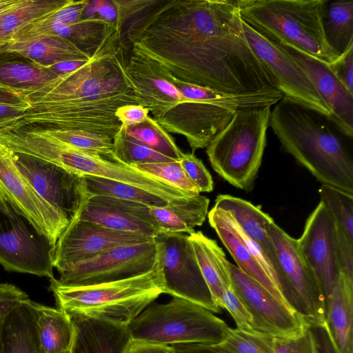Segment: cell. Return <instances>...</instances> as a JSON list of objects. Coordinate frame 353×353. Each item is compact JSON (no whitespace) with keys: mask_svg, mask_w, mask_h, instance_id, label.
Here are the masks:
<instances>
[{"mask_svg":"<svg viewBox=\"0 0 353 353\" xmlns=\"http://www.w3.org/2000/svg\"><path fill=\"white\" fill-rule=\"evenodd\" d=\"M323 30L328 44L339 56L353 47V1H328Z\"/></svg>","mask_w":353,"mask_h":353,"instance_id":"836d02e7","label":"cell"},{"mask_svg":"<svg viewBox=\"0 0 353 353\" xmlns=\"http://www.w3.org/2000/svg\"><path fill=\"white\" fill-rule=\"evenodd\" d=\"M179 162L188 179L200 193L213 190L212 176L201 159L192 153H183Z\"/></svg>","mask_w":353,"mask_h":353,"instance_id":"f6af8a7d","label":"cell"},{"mask_svg":"<svg viewBox=\"0 0 353 353\" xmlns=\"http://www.w3.org/2000/svg\"><path fill=\"white\" fill-rule=\"evenodd\" d=\"M11 208V205L8 203L3 194L0 190V211L9 212Z\"/></svg>","mask_w":353,"mask_h":353,"instance_id":"9f6ffc18","label":"cell"},{"mask_svg":"<svg viewBox=\"0 0 353 353\" xmlns=\"http://www.w3.org/2000/svg\"><path fill=\"white\" fill-rule=\"evenodd\" d=\"M128 72L138 101L168 133L183 136L192 153L208 146L239 110L250 108L248 92L229 94L183 82L152 61L128 56Z\"/></svg>","mask_w":353,"mask_h":353,"instance_id":"3957f363","label":"cell"},{"mask_svg":"<svg viewBox=\"0 0 353 353\" xmlns=\"http://www.w3.org/2000/svg\"><path fill=\"white\" fill-rule=\"evenodd\" d=\"M0 103L23 107H31L29 101L22 94L0 85Z\"/></svg>","mask_w":353,"mask_h":353,"instance_id":"f5cc1de1","label":"cell"},{"mask_svg":"<svg viewBox=\"0 0 353 353\" xmlns=\"http://www.w3.org/2000/svg\"><path fill=\"white\" fill-rule=\"evenodd\" d=\"M270 347L272 353H316L314 336L310 326L296 335L272 336Z\"/></svg>","mask_w":353,"mask_h":353,"instance_id":"ee69618b","label":"cell"},{"mask_svg":"<svg viewBox=\"0 0 353 353\" xmlns=\"http://www.w3.org/2000/svg\"><path fill=\"white\" fill-rule=\"evenodd\" d=\"M39 345L43 353L72 351L76 330L71 316L64 310L33 302Z\"/></svg>","mask_w":353,"mask_h":353,"instance_id":"f546056e","label":"cell"},{"mask_svg":"<svg viewBox=\"0 0 353 353\" xmlns=\"http://www.w3.org/2000/svg\"><path fill=\"white\" fill-rule=\"evenodd\" d=\"M242 21L239 0H157L123 35L132 52L183 82L229 94L276 88Z\"/></svg>","mask_w":353,"mask_h":353,"instance_id":"6da1fadb","label":"cell"},{"mask_svg":"<svg viewBox=\"0 0 353 353\" xmlns=\"http://www.w3.org/2000/svg\"><path fill=\"white\" fill-rule=\"evenodd\" d=\"M0 190L17 214L25 217L38 232L56 245L68 225L19 171L10 151L1 145Z\"/></svg>","mask_w":353,"mask_h":353,"instance_id":"e0dca14e","label":"cell"},{"mask_svg":"<svg viewBox=\"0 0 353 353\" xmlns=\"http://www.w3.org/2000/svg\"><path fill=\"white\" fill-rule=\"evenodd\" d=\"M210 200L200 194L165 206L150 207V214L160 232L191 234L208 214Z\"/></svg>","mask_w":353,"mask_h":353,"instance_id":"4316f807","label":"cell"},{"mask_svg":"<svg viewBox=\"0 0 353 353\" xmlns=\"http://www.w3.org/2000/svg\"><path fill=\"white\" fill-rule=\"evenodd\" d=\"M315 112L283 97L269 125L283 149L322 184L353 195V162L339 137Z\"/></svg>","mask_w":353,"mask_h":353,"instance_id":"277c9868","label":"cell"},{"mask_svg":"<svg viewBox=\"0 0 353 353\" xmlns=\"http://www.w3.org/2000/svg\"><path fill=\"white\" fill-rule=\"evenodd\" d=\"M268 39L286 52L305 71L330 109L327 119L343 134L352 138L353 94L337 78L330 65L288 43Z\"/></svg>","mask_w":353,"mask_h":353,"instance_id":"ffe728a7","label":"cell"},{"mask_svg":"<svg viewBox=\"0 0 353 353\" xmlns=\"http://www.w3.org/2000/svg\"><path fill=\"white\" fill-rule=\"evenodd\" d=\"M298 252L314 275L325 303L341 272L335 221L320 201L296 240Z\"/></svg>","mask_w":353,"mask_h":353,"instance_id":"2e32d148","label":"cell"},{"mask_svg":"<svg viewBox=\"0 0 353 353\" xmlns=\"http://www.w3.org/2000/svg\"><path fill=\"white\" fill-rule=\"evenodd\" d=\"M68 0H20L0 17V50L23 28L67 3Z\"/></svg>","mask_w":353,"mask_h":353,"instance_id":"1f68e13d","label":"cell"},{"mask_svg":"<svg viewBox=\"0 0 353 353\" xmlns=\"http://www.w3.org/2000/svg\"><path fill=\"white\" fill-rule=\"evenodd\" d=\"M22 125H27L41 134L80 150L99 154L116 161L113 154V140L108 136L81 130L57 129L39 123Z\"/></svg>","mask_w":353,"mask_h":353,"instance_id":"e575fe53","label":"cell"},{"mask_svg":"<svg viewBox=\"0 0 353 353\" xmlns=\"http://www.w3.org/2000/svg\"><path fill=\"white\" fill-rule=\"evenodd\" d=\"M132 167L181 192L192 195L200 194L198 188L188 179L179 161L140 164Z\"/></svg>","mask_w":353,"mask_h":353,"instance_id":"60d3db41","label":"cell"},{"mask_svg":"<svg viewBox=\"0 0 353 353\" xmlns=\"http://www.w3.org/2000/svg\"><path fill=\"white\" fill-rule=\"evenodd\" d=\"M8 150L19 171L68 227L90 199L83 176L34 156Z\"/></svg>","mask_w":353,"mask_h":353,"instance_id":"30bf717a","label":"cell"},{"mask_svg":"<svg viewBox=\"0 0 353 353\" xmlns=\"http://www.w3.org/2000/svg\"><path fill=\"white\" fill-rule=\"evenodd\" d=\"M271 105L238 111L206 147L213 170L233 186L250 191L266 145Z\"/></svg>","mask_w":353,"mask_h":353,"instance_id":"ba28073f","label":"cell"},{"mask_svg":"<svg viewBox=\"0 0 353 353\" xmlns=\"http://www.w3.org/2000/svg\"><path fill=\"white\" fill-rule=\"evenodd\" d=\"M20 0H0V17L17 6Z\"/></svg>","mask_w":353,"mask_h":353,"instance_id":"11a10c76","label":"cell"},{"mask_svg":"<svg viewBox=\"0 0 353 353\" xmlns=\"http://www.w3.org/2000/svg\"><path fill=\"white\" fill-rule=\"evenodd\" d=\"M125 353H172L169 346L130 342Z\"/></svg>","mask_w":353,"mask_h":353,"instance_id":"db71d44e","label":"cell"},{"mask_svg":"<svg viewBox=\"0 0 353 353\" xmlns=\"http://www.w3.org/2000/svg\"><path fill=\"white\" fill-rule=\"evenodd\" d=\"M310 327L314 336L316 353H337L325 324Z\"/></svg>","mask_w":353,"mask_h":353,"instance_id":"681fc988","label":"cell"},{"mask_svg":"<svg viewBox=\"0 0 353 353\" xmlns=\"http://www.w3.org/2000/svg\"><path fill=\"white\" fill-rule=\"evenodd\" d=\"M229 328L212 312L179 297L153 302L127 326L132 342L163 346L219 344Z\"/></svg>","mask_w":353,"mask_h":353,"instance_id":"52a82bcc","label":"cell"},{"mask_svg":"<svg viewBox=\"0 0 353 353\" xmlns=\"http://www.w3.org/2000/svg\"><path fill=\"white\" fill-rule=\"evenodd\" d=\"M353 279L341 272L326 301L325 325L337 353H353Z\"/></svg>","mask_w":353,"mask_h":353,"instance_id":"7402d4cb","label":"cell"},{"mask_svg":"<svg viewBox=\"0 0 353 353\" xmlns=\"http://www.w3.org/2000/svg\"><path fill=\"white\" fill-rule=\"evenodd\" d=\"M123 28L113 26L90 59L77 69L25 96L31 107L10 125L28 123L105 135L113 139L121 127L116 112L137 104L128 72L129 48Z\"/></svg>","mask_w":353,"mask_h":353,"instance_id":"7a4b0ae2","label":"cell"},{"mask_svg":"<svg viewBox=\"0 0 353 353\" xmlns=\"http://www.w3.org/2000/svg\"><path fill=\"white\" fill-rule=\"evenodd\" d=\"M3 52L19 54L45 68L65 62L87 61L94 52H88L68 39L51 34L17 38L0 50Z\"/></svg>","mask_w":353,"mask_h":353,"instance_id":"44dd1931","label":"cell"},{"mask_svg":"<svg viewBox=\"0 0 353 353\" xmlns=\"http://www.w3.org/2000/svg\"><path fill=\"white\" fill-rule=\"evenodd\" d=\"M77 219L114 231L152 237H156L161 233L152 225L118 209L89 201L83 207Z\"/></svg>","mask_w":353,"mask_h":353,"instance_id":"d6a6232c","label":"cell"},{"mask_svg":"<svg viewBox=\"0 0 353 353\" xmlns=\"http://www.w3.org/2000/svg\"><path fill=\"white\" fill-rule=\"evenodd\" d=\"M329 65L340 81L353 94V47Z\"/></svg>","mask_w":353,"mask_h":353,"instance_id":"7dc6e473","label":"cell"},{"mask_svg":"<svg viewBox=\"0 0 353 353\" xmlns=\"http://www.w3.org/2000/svg\"><path fill=\"white\" fill-rule=\"evenodd\" d=\"M83 178L90 197L108 196L134 201L150 207L165 206L170 203L145 190L127 183L89 175H85Z\"/></svg>","mask_w":353,"mask_h":353,"instance_id":"8d00e7d4","label":"cell"},{"mask_svg":"<svg viewBox=\"0 0 353 353\" xmlns=\"http://www.w3.org/2000/svg\"><path fill=\"white\" fill-rule=\"evenodd\" d=\"M70 316L76 330L71 353H125L131 342L125 326L80 316Z\"/></svg>","mask_w":353,"mask_h":353,"instance_id":"603a6c76","label":"cell"},{"mask_svg":"<svg viewBox=\"0 0 353 353\" xmlns=\"http://www.w3.org/2000/svg\"><path fill=\"white\" fill-rule=\"evenodd\" d=\"M222 302L223 309L230 313L238 330L252 336H268L259 331L253 316L236 294L232 285L224 290Z\"/></svg>","mask_w":353,"mask_h":353,"instance_id":"7bdbcfd3","label":"cell"},{"mask_svg":"<svg viewBox=\"0 0 353 353\" xmlns=\"http://www.w3.org/2000/svg\"><path fill=\"white\" fill-rule=\"evenodd\" d=\"M33 302L22 301L5 315L1 353H43L37 337Z\"/></svg>","mask_w":353,"mask_h":353,"instance_id":"83f0119b","label":"cell"},{"mask_svg":"<svg viewBox=\"0 0 353 353\" xmlns=\"http://www.w3.org/2000/svg\"><path fill=\"white\" fill-rule=\"evenodd\" d=\"M214 207L228 212L242 231L279 265L266 228L268 223L274 221L271 216L249 201L229 194L218 195Z\"/></svg>","mask_w":353,"mask_h":353,"instance_id":"f1b7e54d","label":"cell"},{"mask_svg":"<svg viewBox=\"0 0 353 353\" xmlns=\"http://www.w3.org/2000/svg\"><path fill=\"white\" fill-rule=\"evenodd\" d=\"M271 336H255L230 327L220 347L231 353H272Z\"/></svg>","mask_w":353,"mask_h":353,"instance_id":"b9f144b4","label":"cell"},{"mask_svg":"<svg viewBox=\"0 0 353 353\" xmlns=\"http://www.w3.org/2000/svg\"><path fill=\"white\" fill-rule=\"evenodd\" d=\"M27 110L23 107L0 103V128L8 126L21 119Z\"/></svg>","mask_w":353,"mask_h":353,"instance_id":"816d5d0a","label":"cell"},{"mask_svg":"<svg viewBox=\"0 0 353 353\" xmlns=\"http://www.w3.org/2000/svg\"><path fill=\"white\" fill-rule=\"evenodd\" d=\"M266 228L288 286L291 309L309 326L324 325L325 298L314 275L298 252L296 239L274 221L268 223Z\"/></svg>","mask_w":353,"mask_h":353,"instance_id":"8fae6325","label":"cell"},{"mask_svg":"<svg viewBox=\"0 0 353 353\" xmlns=\"http://www.w3.org/2000/svg\"><path fill=\"white\" fill-rule=\"evenodd\" d=\"M28 296L18 287L9 283H0V353L3 321L6 313Z\"/></svg>","mask_w":353,"mask_h":353,"instance_id":"bcb514c9","label":"cell"},{"mask_svg":"<svg viewBox=\"0 0 353 353\" xmlns=\"http://www.w3.org/2000/svg\"><path fill=\"white\" fill-rule=\"evenodd\" d=\"M327 0H239L241 17L265 37L330 64L339 56L323 30Z\"/></svg>","mask_w":353,"mask_h":353,"instance_id":"8992f818","label":"cell"},{"mask_svg":"<svg viewBox=\"0 0 353 353\" xmlns=\"http://www.w3.org/2000/svg\"><path fill=\"white\" fill-rule=\"evenodd\" d=\"M112 140L115 161L126 165L174 161L129 137L122 125Z\"/></svg>","mask_w":353,"mask_h":353,"instance_id":"f35d334b","label":"cell"},{"mask_svg":"<svg viewBox=\"0 0 353 353\" xmlns=\"http://www.w3.org/2000/svg\"><path fill=\"white\" fill-rule=\"evenodd\" d=\"M319 192L320 201L335 221L338 243L353 246V195L324 184Z\"/></svg>","mask_w":353,"mask_h":353,"instance_id":"d590c367","label":"cell"},{"mask_svg":"<svg viewBox=\"0 0 353 353\" xmlns=\"http://www.w3.org/2000/svg\"><path fill=\"white\" fill-rule=\"evenodd\" d=\"M232 287L265 336H294L309 326L297 314L276 299L236 265L228 263Z\"/></svg>","mask_w":353,"mask_h":353,"instance_id":"ac0fdd59","label":"cell"},{"mask_svg":"<svg viewBox=\"0 0 353 353\" xmlns=\"http://www.w3.org/2000/svg\"><path fill=\"white\" fill-rule=\"evenodd\" d=\"M203 279L216 305L223 309L224 290L232 285L228 263L223 249L216 241L202 232L188 234Z\"/></svg>","mask_w":353,"mask_h":353,"instance_id":"484cf974","label":"cell"},{"mask_svg":"<svg viewBox=\"0 0 353 353\" xmlns=\"http://www.w3.org/2000/svg\"><path fill=\"white\" fill-rule=\"evenodd\" d=\"M157 253L155 238L114 248L63 270L58 281L68 285L85 286L134 276L154 268Z\"/></svg>","mask_w":353,"mask_h":353,"instance_id":"5bb4252c","label":"cell"},{"mask_svg":"<svg viewBox=\"0 0 353 353\" xmlns=\"http://www.w3.org/2000/svg\"><path fill=\"white\" fill-rule=\"evenodd\" d=\"M16 150L81 176H94L138 187L168 202L194 196L174 189L132 166L80 150L31 129L19 135Z\"/></svg>","mask_w":353,"mask_h":353,"instance_id":"9c48e42d","label":"cell"},{"mask_svg":"<svg viewBox=\"0 0 353 353\" xmlns=\"http://www.w3.org/2000/svg\"><path fill=\"white\" fill-rule=\"evenodd\" d=\"M154 238L114 231L77 219L69 225L57 241L53 266L59 272L106 250L148 242Z\"/></svg>","mask_w":353,"mask_h":353,"instance_id":"d6986e66","label":"cell"},{"mask_svg":"<svg viewBox=\"0 0 353 353\" xmlns=\"http://www.w3.org/2000/svg\"><path fill=\"white\" fill-rule=\"evenodd\" d=\"M59 74L17 53L0 52V85L23 96L54 79Z\"/></svg>","mask_w":353,"mask_h":353,"instance_id":"4dcf8cb0","label":"cell"},{"mask_svg":"<svg viewBox=\"0 0 353 353\" xmlns=\"http://www.w3.org/2000/svg\"><path fill=\"white\" fill-rule=\"evenodd\" d=\"M169 347L172 353H231L217 344H178Z\"/></svg>","mask_w":353,"mask_h":353,"instance_id":"f907efd6","label":"cell"},{"mask_svg":"<svg viewBox=\"0 0 353 353\" xmlns=\"http://www.w3.org/2000/svg\"><path fill=\"white\" fill-rule=\"evenodd\" d=\"M48 15L23 28L12 41L26 36L51 34L68 39L82 50L92 53L113 26L99 17L82 18L74 24H65L48 19Z\"/></svg>","mask_w":353,"mask_h":353,"instance_id":"cb8c5ba5","label":"cell"},{"mask_svg":"<svg viewBox=\"0 0 353 353\" xmlns=\"http://www.w3.org/2000/svg\"><path fill=\"white\" fill-rule=\"evenodd\" d=\"M242 23L249 46L283 97L328 119L329 108L301 66L271 40Z\"/></svg>","mask_w":353,"mask_h":353,"instance_id":"9a60e30c","label":"cell"},{"mask_svg":"<svg viewBox=\"0 0 353 353\" xmlns=\"http://www.w3.org/2000/svg\"><path fill=\"white\" fill-rule=\"evenodd\" d=\"M208 217L210 226L216 232L220 240L236 263L237 267L263 286L282 304L290 309L272 281L231 226L225 212L213 207L208 212Z\"/></svg>","mask_w":353,"mask_h":353,"instance_id":"d4e9b609","label":"cell"},{"mask_svg":"<svg viewBox=\"0 0 353 353\" xmlns=\"http://www.w3.org/2000/svg\"><path fill=\"white\" fill-rule=\"evenodd\" d=\"M122 127L131 138L174 161H179L183 154L170 133L150 115L141 123Z\"/></svg>","mask_w":353,"mask_h":353,"instance_id":"74e56055","label":"cell"},{"mask_svg":"<svg viewBox=\"0 0 353 353\" xmlns=\"http://www.w3.org/2000/svg\"><path fill=\"white\" fill-rule=\"evenodd\" d=\"M159 250L165 294L188 300L218 313L203 279L188 234L161 232L156 237Z\"/></svg>","mask_w":353,"mask_h":353,"instance_id":"4fadbf2b","label":"cell"},{"mask_svg":"<svg viewBox=\"0 0 353 353\" xmlns=\"http://www.w3.org/2000/svg\"><path fill=\"white\" fill-rule=\"evenodd\" d=\"M148 116V110L138 104L121 106L116 112L117 119L125 127L141 123Z\"/></svg>","mask_w":353,"mask_h":353,"instance_id":"c3c4849f","label":"cell"},{"mask_svg":"<svg viewBox=\"0 0 353 353\" xmlns=\"http://www.w3.org/2000/svg\"><path fill=\"white\" fill-rule=\"evenodd\" d=\"M49 289L53 293L57 308L70 316L127 327L161 294H165L159 248L155 265L143 274L85 286L65 285L54 277L50 279Z\"/></svg>","mask_w":353,"mask_h":353,"instance_id":"5b68a950","label":"cell"},{"mask_svg":"<svg viewBox=\"0 0 353 353\" xmlns=\"http://www.w3.org/2000/svg\"><path fill=\"white\" fill-rule=\"evenodd\" d=\"M54 247L12 208L0 211V264L6 270L54 278Z\"/></svg>","mask_w":353,"mask_h":353,"instance_id":"7c38bea8","label":"cell"},{"mask_svg":"<svg viewBox=\"0 0 353 353\" xmlns=\"http://www.w3.org/2000/svg\"><path fill=\"white\" fill-rule=\"evenodd\" d=\"M157 0H95L97 15L110 24L121 27L152 6Z\"/></svg>","mask_w":353,"mask_h":353,"instance_id":"ab89813d","label":"cell"}]
</instances>
